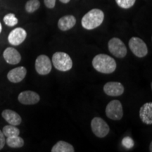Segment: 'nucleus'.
<instances>
[{"mask_svg": "<svg viewBox=\"0 0 152 152\" xmlns=\"http://www.w3.org/2000/svg\"><path fill=\"white\" fill-rule=\"evenodd\" d=\"M92 66L96 71L104 74H111L116 69V62L109 55L100 54L94 56Z\"/></svg>", "mask_w": 152, "mask_h": 152, "instance_id": "f257e3e1", "label": "nucleus"}, {"mask_svg": "<svg viewBox=\"0 0 152 152\" xmlns=\"http://www.w3.org/2000/svg\"><path fill=\"white\" fill-rule=\"evenodd\" d=\"M104 19L103 11L99 9H93L84 15L81 20V24L85 29L93 30L101 26Z\"/></svg>", "mask_w": 152, "mask_h": 152, "instance_id": "f03ea898", "label": "nucleus"}, {"mask_svg": "<svg viewBox=\"0 0 152 152\" xmlns=\"http://www.w3.org/2000/svg\"><path fill=\"white\" fill-rule=\"evenodd\" d=\"M53 65L58 71L66 72L70 71L73 67V61L71 56L65 52H58L52 56Z\"/></svg>", "mask_w": 152, "mask_h": 152, "instance_id": "7ed1b4c3", "label": "nucleus"}, {"mask_svg": "<svg viewBox=\"0 0 152 152\" xmlns=\"http://www.w3.org/2000/svg\"><path fill=\"white\" fill-rule=\"evenodd\" d=\"M108 48L111 54L117 58H122L127 55V47L124 42L118 37H113L108 43Z\"/></svg>", "mask_w": 152, "mask_h": 152, "instance_id": "20e7f679", "label": "nucleus"}, {"mask_svg": "<svg viewBox=\"0 0 152 152\" xmlns=\"http://www.w3.org/2000/svg\"><path fill=\"white\" fill-rule=\"evenodd\" d=\"M106 115L113 121H120L123 116V106L119 100H112L106 107Z\"/></svg>", "mask_w": 152, "mask_h": 152, "instance_id": "39448f33", "label": "nucleus"}, {"mask_svg": "<svg viewBox=\"0 0 152 152\" xmlns=\"http://www.w3.org/2000/svg\"><path fill=\"white\" fill-rule=\"evenodd\" d=\"M91 128L92 132L97 137L104 138L109 134L110 128L109 125L102 118L94 117L91 121Z\"/></svg>", "mask_w": 152, "mask_h": 152, "instance_id": "423d86ee", "label": "nucleus"}, {"mask_svg": "<svg viewBox=\"0 0 152 152\" xmlns=\"http://www.w3.org/2000/svg\"><path fill=\"white\" fill-rule=\"evenodd\" d=\"M129 47L131 52L139 58H143L148 54L147 45L142 39L137 37H132L129 41Z\"/></svg>", "mask_w": 152, "mask_h": 152, "instance_id": "0eeeda50", "label": "nucleus"}, {"mask_svg": "<svg viewBox=\"0 0 152 152\" xmlns=\"http://www.w3.org/2000/svg\"><path fill=\"white\" fill-rule=\"evenodd\" d=\"M35 67L37 73L39 75H48L52 71V61L46 55H39L35 60Z\"/></svg>", "mask_w": 152, "mask_h": 152, "instance_id": "6e6552de", "label": "nucleus"}, {"mask_svg": "<svg viewBox=\"0 0 152 152\" xmlns=\"http://www.w3.org/2000/svg\"><path fill=\"white\" fill-rule=\"evenodd\" d=\"M18 100L20 103L24 105H34L39 102L40 96L37 92L31 90H27L23 91L19 94Z\"/></svg>", "mask_w": 152, "mask_h": 152, "instance_id": "1a4fd4ad", "label": "nucleus"}, {"mask_svg": "<svg viewBox=\"0 0 152 152\" xmlns=\"http://www.w3.org/2000/svg\"><path fill=\"white\" fill-rule=\"evenodd\" d=\"M27 37V33L23 28H16L9 33L8 41L11 45L14 46H18L25 41Z\"/></svg>", "mask_w": 152, "mask_h": 152, "instance_id": "9d476101", "label": "nucleus"}, {"mask_svg": "<svg viewBox=\"0 0 152 152\" xmlns=\"http://www.w3.org/2000/svg\"><path fill=\"white\" fill-rule=\"evenodd\" d=\"M104 92L108 96H118L124 92V87L118 82H109L104 85Z\"/></svg>", "mask_w": 152, "mask_h": 152, "instance_id": "9b49d317", "label": "nucleus"}, {"mask_svg": "<svg viewBox=\"0 0 152 152\" xmlns=\"http://www.w3.org/2000/svg\"><path fill=\"white\" fill-rule=\"evenodd\" d=\"M3 56L6 62L11 65H16L21 61V56L20 53L13 47H7L4 51Z\"/></svg>", "mask_w": 152, "mask_h": 152, "instance_id": "f8f14e48", "label": "nucleus"}, {"mask_svg": "<svg viewBox=\"0 0 152 152\" xmlns=\"http://www.w3.org/2000/svg\"><path fill=\"white\" fill-rule=\"evenodd\" d=\"M26 74H27L26 68L23 66H20L11 70L7 74V78L11 83H18L25 78Z\"/></svg>", "mask_w": 152, "mask_h": 152, "instance_id": "ddd939ff", "label": "nucleus"}, {"mask_svg": "<svg viewBox=\"0 0 152 152\" xmlns=\"http://www.w3.org/2000/svg\"><path fill=\"white\" fill-rule=\"evenodd\" d=\"M140 118L142 123L146 125L152 124V103L148 102L141 106L140 109Z\"/></svg>", "mask_w": 152, "mask_h": 152, "instance_id": "4468645a", "label": "nucleus"}, {"mask_svg": "<svg viewBox=\"0 0 152 152\" xmlns=\"http://www.w3.org/2000/svg\"><path fill=\"white\" fill-rule=\"evenodd\" d=\"M3 118L10 125L17 126L22 122V118L18 113L11 109H5L1 113Z\"/></svg>", "mask_w": 152, "mask_h": 152, "instance_id": "2eb2a0df", "label": "nucleus"}, {"mask_svg": "<svg viewBox=\"0 0 152 152\" xmlns=\"http://www.w3.org/2000/svg\"><path fill=\"white\" fill-rule=\"evenodd\" d=\"M76 24V18L73 15H67L59 18L58 21V28L61 31H67L73 28Z\"/></svg>", "mask_w": 152, "mask_h": 152, "instance_id": "dca6fc26", "label": "nucleus"}, {"mask_svg": "<svg viewBox=\"0 0 152 152\" xmlns=\"http://www.w3.org/2000/svg\"><path fill=\"white\" fill-rule=\"evenodd\" d=\"M75 149L71 144L64 141H59L52 148V152H74Z\"/></svg>", "mask_w": 152, "mask_h": 152, "instance_id": "f3484780", "label": "nucleus"}, {"mask_svg": "<svg viewBox=\"0 0 152 152\" xmlns=\"http://www.w3.org/2000/svg\"><path fill=\"white\" fill-rule=\"evenodd\" d=\"M6 143L11 148H20L23 147L24 140L20 137H19V135L7 137L6 140Z\"/></svg>", "mask_w": 152, "mask_h": 152, "instance_id": "a211bd4d", "label": "nucleus"}, {"mask_svg": "<svg viewBox=\"0 0 152 152\" xmlns=\"http://www.w3.org/2000/svg\"><path fill=\"white\" fill-rule=\"evenodd\" d=\"M3 134L7 137H10L13 136H18L20 134V130L15 127L14 125H5L2 130Z\"/></svg>", "mask_w": 152, "mask_h": 152, "instance_id": "6ab92c4d", "label": "nucleus"}, {"mask_svg": "<svg viewBox=\"0 0 152 152\" xmlns=\"http://www.w3.org/2000/svg\"><path fill=\"white\" fill-rule=\"evenodd\" d=\"M40 7L39 0H28L25 6L26 11L29 14H32L37 10Z\"/></svg>", "mask_w": 152, "mask_h": 152, "instance_id": "aec40b11", "label": "nucleus"}, {"mask_svg": "<svg viewBox=\"0 0 152 152\" xmlns=\"http://www.w3.org/2000/svg\"><path fill=\"white\" fill-rule=\"evenodd\" d=\"M4 22L7 25V26L9 27H13V26H16L18 23V18L15 16L14 14H8L4 17Z\"/></svg>", "mask_w": 152, "mask_h": 152, "instance_id": "412c9836", "label": "nucleus"}, {"mask_svg": "<svg viewBox=\"0 0 152 152\" xmlns=\"http://www.w3.org/2000/svg\"><path fill=\"white\" fill-rule=\"evenodd\" d=\"M136 0H115V2L118 7L122 9H128L132 7Z\"/></svg>", "mask_w": 152, "mask_h": 152, "instance_id": "4be33fe9", "label": "nucleus"}, {"mask_svg": "<svg viewBox=\"0 0 152 152\" xmlns=\"http://www.w3.org/2000/svg\"><path fill=\"white\" fill-rule=\"evenodd\" d=\"M123 145L128 149H130L134 145V142L130 137H125L123 140Z\"/></svg>", "mask_w": 152, "mask_h": 152, "instance_id": "5701e85b", "label": "nucleus"}, {"mask_svg": "<svg viewBox=\"0 0 152 152\" xmlns=\"http://www.w3.org/2000/svg\"><path fill=\"white\" fill-rule=\"evenodd\" d=\"M44 2L48 9L54 8L56 5V0H44Z\"/></svg>", "mask_w": 152, "mask_h": 152, "instance_id": "b1692460", "label": "nucleus"}, {"mask_svg": "<svg viewBox=\"0 0 152 152\" xmlns=\"http://www.w3.org/2000/svg\"><path fill=\"white\" fill-rule=\"evenodd\" d=\"M6 144V139L2 131L0 130V150L2 149Z\"/></svg>", "mask_w": 152, "mask_h": 152, "instance_id": "393cba45", "label": "nucleus"}, {"mask_svg": "<svg viewBox=\"0 0 152 152\" xmlns=\"http://www.w3.org/2000/svg\"><path fill=\"white\" fill-rule=\"evenodd\" d=\"M59 1H61V2H62L64 4H68L70 1H71V0H59Z\"/></svg>", "mask_w": 152, "mask_h": 152, "instance_id": "a878e982", "label": "nucleus"}, {"mask_svg": "<svg viewBox=\"0 0 152 152\" xmlns=\"http://www.w3.org/2000/svg\"><path fill=\"white\" fill-rule=\"evenodd\" d=\"M1 30H2V26H1V23H0V33H1Z\"/></svg>", "mask_w": 152, "mask_h": 152, "instance_id": "bb28decb", "label": "nucleus"}, {"mask_svg": "<svg viewBox=\"0 0 152 152\" xmlns=\"http://www.w3.org/2000/svg\"><path fill=\"white\" fill-rule=\"evenodd\" d=\"M151 146H152V143L150 144V151H152V150H151Z\"/></svg>", "mask_w": 152, "mask_h": 152, "instance_id": "cd10ccee", "label": "nucleus"}]
</instances>
